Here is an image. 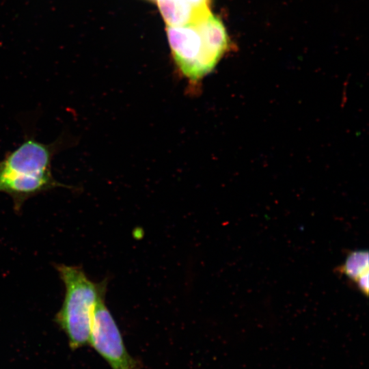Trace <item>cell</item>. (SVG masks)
I'll return each mask as SVG.
<instances>
[{"instance_id": "1", "label": "cell", "mask_w": 369, "mask_h": 369, "mask_svg": "<svg viewBox=\"0 0 369 369\" xmlns=\"http://www.w3.org/2000/svg\"><path fill=\"white\" fill-rule=\"evenodd\" d=\"M65 143L62 137L46 144L32 135L26 136L0 160V192L11 197L16 212L31 197L57 187L70 188L57 181L52 173L53 157Z\"/></svg>"}, {"instance_id": "2", "label": "cell", "mask_w": 369, "mask_h": 369, "mask_svg": "<svg viewBox=\"0 0 369 369\" xmlns=\"http://www.w3.org/2000/svg\"><path fill=\"white\" fill-rule=\"evenodd\" d=\"M167 36L178 70L197 90L202 79L213 70L228 46L221 20L212 12L180 26H167Z\"/></svg>"}, {"instance_id": "3", "label": "cell", "mask_w": 369, "mask_h": 369, "mask_svg": "<svg viewBox=\"0 0 369 369\" xmlns=\"http://www.w3.org/2000/svg\"><path fill=\"white\" fill-rule=\"evenodd\" d=\"M55 268L65 294L54 322L67 336L70 348L77 350L89 342L93 310L105 299L107 282H93L79 266L57 264Z\"/></svg>"}, {"instance_id": "4", "label": "cell", "mask_w": 369, "mask_h": 369, "mask_svg": "<svg viewBox=\"0 0 369 369\" xmlns=\"http://www.w3.org/2000/svg\"><path fill=\"white\" fill-rule=\"evenodd\" d=\"M88 344L112 369H138L137 362L128 353L118 326L104 299L94 308Z\"/></svg>"}, {"instance_id": "5", "label": "cell", "mask_w": 369, "mask_h": 369, "mask_svg": "<svg viewBox=\"0 0 369 369\" xmlns=\"http://www.w3.org/2000/svg\"><path fill=\"white\" fill-rule=\"evenodd\" d=\"M211 0H156L167 26L195 22L210 13Z\"/></svg>"}, {"instance_id": "6", "label": "cell", "mask_w": 369, "mask_h": 369, "mask_svg": "<svg viewBox=\"0 0 369 369\" xmlns=\"http://www.w3.org/2000/svg\"><path fill=\"white\" fill-rule=\"evenodd\" d=\"M368 252L367 251H355L346 257L341 267V271L348 278L355 281L360 276L368 272Z\"/></svg>"}, {"instance_id": "7", "label": "cell", "mask_w": 369, "mask_h": 369, "mask_svg": "<svg viewBox=\"0 0 369 369\" xmlns=\"http://www.w3.org/2000/svg\"><path fill=\"white\" fill-rule=\"evenodd\" d=\"M359 290L365 295L368 294V272L364 273L355 281Z\"/></svg>"}, {"instance_id": "8", "label": "cell", "mask_w": 369, "mask_h": 369, "mask_svg": "<svg viewBox=\"0 0 369 369\" xmlns=\"http://www.w3.org/2000/svg\"><path fill=\"white\" fill-rule=\"evenodd\" d=\"M146 1H150V2H152V3H155L156 2V0H146Z\"/></svg>"}]
</instances>
